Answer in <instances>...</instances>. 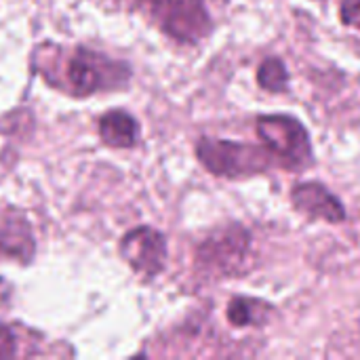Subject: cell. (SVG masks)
I'll use <instances>...</instances> for the list:
<instances>
[{
	"instance_id": "cell-1",
	"label": "cell",
	"mask_w": 360,
	"mask_h": 360,
	"mask_svg": "<svg viewBox=\"0 0 360 360\" xmlns=\"http://www.w3.org/2000/svg\"><path fill=\"white\" fill-rule=\"evenodd\" d=\"M257 135L283 167L302 171L312 162V143L306 127L291 116L270 114L257 118Z\"/></svg>"
},
{
	"instance_id": "cell-2",
	"label": "cell",
	"mask_w": 360,
	"mask_h": 360,
	"mask_svg": "<svg viewBox=\"0 0 360 360\" xmlns=\"http://www.w3.org/2000/svg\"><path fill=\"white\" fill-rule=\"evenodd\" d=\"M196 154L205 169L219 177H247L268 171L272 165L266 150L228 139L202 137L196 146Z\"/></svg>"
},
{
	"instance_id": "cell-3",
	"label": "cell",
	"mask_w": 360,
	"mask_h": 360,
	"mask_svg": "<svg viewBox=\"0 0 360 360\" xmlns=\"http://www.w3.org/2000/svg\"><path fill=\"white\" fill-rule=\"evenodd\" d=\"M148 15L175 40L198 42L211 32L205 0H139Z\"/></svg>"
},
{
	"instance_id": "cell-4",
	"label": "cell",
	"mask_w": 360,
	"mask_h": 360,
	"mask_svg": "<svg viewBox=\"0 0 360 360\" xmlns=\"http://www.w3.org/2000/svg\"><path fill=\"white\" fill-rule=\"evenodd\" d=\"M251 236L240 226H230L215 232L198 247V264L213 274L232 276L245 270Z\"/></svg>"
},
{
	"instance_id": "cell-5",
	"label": "cell",
	"mask_w": 360,
	"mask_h": 360,
	"mask_svg": "<svg viewBox=\"0 0 360 360\" xmlns=\"http://www.w3.org/2000/svg\"><path fill=\"white\" fill-rule=\"evenodd\" d=\"M127 78L129 70L122 63L93 51H76L68 63V82L80 95L122 84Z\"/></svg>"
},
{
	"instance_id": "cell-6",
	"label": "cell",
	"mask_w": 360,
	"mask_h": 360,
	"mask_svg": "<svg viewBox=\"0 0 360 360\" xmlns=\"http://www.w3.org/2000/svg\"><path fill=\"white\" fill-rule=\"evenodd\" d=\"M120 253L135 272L154 276L165 268L167 243L160 232L152 228H137L122 238Z\"/></svg>"
},
{
	"instance_id": "cell-7",
	"label": "cell",
	"mask_w": 360,
	"mask_h": 360,
	"mask_svg": "<svg viewBox=\"0 0 360 360\" xmlns=\"http://www.w3.org/2000/svg\"><path fill=\"white\" fill-rule=\"evenodd\" d=\"M293 207L310 219H323L329 224H342L346 219V209L331 190L316 181L297 184L291 192Z\"/></svg>"
},
{
	"instance_id": "cell-8",
	"label": "cell",
	"mask_w": 360,
	"mask_h": 360,
	"mask_svg": "<svg viewBox=\"0 0 360 360\" xmlns=\"http://www.w3.org/2000/svg\"><path fill=\"white\" fill-rule=\"evenodd\" d=\"M99 135L112 148H131L137 143L139 127L127 112H108L99 120Z\"/></svg>"
},
{
	"instance_id": "cell-9",
	"label": "cell",
	"mask_w": 360,
	"mask_h": 360,
	"mask_svg": "<svg viewBox=\"0 0 360 360\" xmlns=\"http://www.w3.org/2000/svg\"><path fill=\"white\" fill-rule=\"evenodd\" d=\"M34 253V240L30 236L27 226L21 221H0V255L6 257H19V259H30Z\"/></svg>"
},
{
	"instance_id": "cell-10",
	"label": "cell",
	"mask_w": 360,
	"mask_h": 360,
	"mask_svg": "<svg viewBox=\"0 0 360 360\" xmlns=\"http://www.w3.org/2000/svg\"><path fill=\"white\" fill-rule=\"evenodd\" d=\"M270 314V306L259 300L236 297L228 306V321L234 327H249V325H264Z\"/></svg>"
},
{
	"instance_id": "cell-11",
	"label": "cell",
	"mask_w": 360,
	"mask_h": 360,
	"mask_svg": "<svg viewBox=\"0 0 360 360\" xmlns=\"http://www.w3.org/2000/svg\"><path fill=\"white\" fill-rule=\"evenodd\" d=\"M257 82L262 89H266L270 93L285 91L289 84V72H287V65L283 63V59L268 57L257 70Z\"/></svg>"
},
{
	"instance_id": "cell-12",
	"label": "cell",
	"mask_w": 360,
	"mask_h": 360,
	"mask_svg": "<svg viewBox=\"0 0 360 360\" xmlns=\"http://www.w3.org/2000/svg\"><path fill=\"white\" fill-rule=\"evenodd\" d=\"M340 15L346 25L360 30V0H344Z\"/></svg>"
},
{
	"instance_id": "cell-13",
	"label": "cell",
	"mask_w": 360,
	"mask_h": 360,
	"mask_svg": "<svg viewBox=\"0 0 360 360\" xmlns=\"http://www.w3.org/2000/svg\"><path fill=\"white\" fill-rule=\"evenodd\" d=\"M15 352H17V348H15V335H13V331L6 325L0 323V359H8Z\"/></svg>"
}]
</instances>
